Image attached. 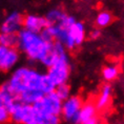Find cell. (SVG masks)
Segmentation results:
<instances>
[{"label": "cell", "mask_w": 124, "mask_h": 124, "mask_svg": "<svg viewBox=\"0 0 124 124\" xmlns=\"http://www.w3.org/2000/svg\"><path fill=\"white\" fill-rule=\"evenodd\" d=\"M4 85L16 98L21 93L27 91H40L43 94H47L55 89V84L47 74L37 72L29 67L17 69Z\"/></svg>", "instance_id": "6da1fadb"}, {"label": "cell", "mask_w": 124, "mask_h": 124, "mask_svg": "<svg viewBox=\"0 0 124 124\" xmlns=\"http://www.w3.org/2000/svg\"><path fill=\"white\" fill-rule=\"evenodd\" d=\"M18 35V46L32 60L40 61L52 47L53 42L42 38L40 33L31 32L25 29L21 30Z\"/></svg>", "instance_id": "7a4b0ae2"}, {"label": "cell", "mask_w": 124, "mask_h": 124, "mask_svg": "<svg viewBox=\"0 0 124 124\" xmlns=\"http://www.w3.org/2000/svg\"><path fill=\"white\" fill-rule=\"evenodd\" d=\"M62 100L53 91L43 95L33 107L37 114V124H57L61 115Z\"/></svg>", "instance_id": "3957f363"}, {"label": "cell", "mask_w": 124, "mask_h": 124, "mask_svg": "<svg viewBox=\"0 0 124 124\" xmlns=\"http://www.w3.org/2000/svg\"><path fill=\"white\" fill-rule=\"evenodd\" d=\"M54 48L56 52V59L54 63L48 67L47 76L52 82L56 85L62 84L67 81L70 77V60L66 54L65 46L59 41L54 42Z\"/></svg>", "instance_id": "277c9868"}, {"label": "cell", "mask_w": 124, "mask_h": 124, "mask_svg": "<svg viewBox=\"0 0 124 124\" xmlns=\"http://www.w3.org/2000/svg\"><path fill=\"white\" fill-rule=\"evenodd\" d=\"M10 118L16 123L37 124V114L33 105L16 102L10 110Z\"/></svg>", "instance_id": "5b68a950"}, {"label": "cell", "mask_w": 124, "mask_h": 124, "mask_svg": "<svg viewBox=\"0 0 124 124\" xmlns=\"http://www.w3.org/2000/svg\"><path fill=\"white\" fill-rule=\"evenodd\" d=\"M82 106V100L79 97H70L62 101L61 115L69 122L77 123V117L80 108Z\"/></svg>", "instance_id": "8992f818"}, {"label": "cell", "mask_w": 124, "mask_h": 124, "mask_svg": "<svg viewBox=\"0 0 124 124\" xmlns=\"http://www.w3.org/2000/svg\"><path fill=\"white\" fill-rule=\"evenodd\" d=\"M19 60V53L15 47L0 45V70H8L14 67Z\"/></svg>", "instance_id": "52a82bcc"}, {"label": "cell", "mask_w": 124, "mask_h": 124, "mask_svg": "<svg viewBox=\"0 0 124 124\" xmlns=\"http://www.w3.org/2000/svg\"><path fill=\"white\" fill-rule=\"evenodd\" d=\"M23 18L20 13L13 12L8 15L4 21L0 25V32L1 33H10V34H18L22 30Z\"/></svg>", "instance_id": "ba28073f"}, {"label": "cell", "mask_w": 124, "mask_h": 124, "mask_svg": "<svg viewBox=\"0 0 124 124\" xmlns=\"http://www.w3.org/2000/svg\"><path fill=\"white\" fill-rule=\"evenodd\" d=\"M97 107L93 103L82 104L80 108L78 117H77V123L82 124H96L98 123L97 117Z\"/></svg>", "instance_id": "9c48e42d"}, {"label": "cell", "mask_w": 124, "mask_h": 124, "mask_svg": "<svg viewBox=\"0 0 124 124\" xmlns=\"http://www.w3.org/2000/svg\"><path fill=\"white\" fill-rule=\"evenodd\" d=\"M45 25H47L45 18L37 16V15H29L25 18H23L22 26L31 32L40 33Z\"/></svg>", "instance_id": "30bf717a"}, {"label": "cell", "mask_w": 124, "mask_h": 124, "mask_svg": "<svg viewBox=\"0 0 124 124\" xmlns=\"http://www.w3.org/2000/svg\"><path fill=\"white\" fill-rule=\"evenodd\" d=\"M69 34L70 37L74 42L75 46L80 45L83 42V40L85 38V29L84 25L81 22L75 21L69 29Z\"/></svg>", "instance_id": "8fae6325"}, {"label": "cell", "mask_w": 124, "mask_h": 124, "mask_svg": "<svg viewBox=\"0 0 124 124\" xmlns=\"http://www.w3.org/2000/svg\"><path fill=\"white\" fill-rule=\"evenodd\" d=\"M17 102L16 97L7 88L4 84L0 87V107H3L8 113Z\"/></svg>", "instance_id": "7c38bea8"}, {"label": "cell", "mask_w": 124, "mask_h": 124, "mask_svg": "<svg viewBox=\"0 0 124 124\" xmlns=\"http://www.w3.org/2000/svg\"><path fill=\"white\" fill-rule=\"evenodd\" d=\"M111 94H113V88H111V85L105 84L103 87H102L100 96L98 97L97 102H96V104H95L98 110L104 109V108L110 103Z\"/></svg>", "instance_id": "4fadbf2b"}, {"label": "cell", "mask_w": 124, "mask_h": 124, "mask_svg": "<svg viewBox=\"0 0 124 124\" xmlns=\"http://www.w3.org/2000/svg\"><path fill=\"white\" fill-rule=\"evenodd\" d=\"M0 45L7 47H15L18 45V35L10 33H1L0 32Z\"/></svg>", "instance_id": "5bb4252c"}, {"label": "cell", "mask_w": 124, "mask_h": 124, "mask_svg": "<svg viewBox=\"0 0 124 124\" xmlns=\"http://www.w3.org/2000/svg\"><path fill=\"white\" fill-rule=\"evenodd\" d=\"M118 75H119V69H118L117 65H114V64L105 66L103 69V72H102L103 79L107 82L114 81L115 79H117Z\"/></svg>", "instance_id": "9a60e30c"}, {"label": "cell", "mask_w": 124, "mask_h": 124, "mask_svg": "<svg viewBox=\"0 0 124 124\" xmlns=\"http://www.w3.org/2000/svg\"><path fill=\"white\" fill-rule=\"evenodd\" d=\"M111 20H113V16H111L110 13L108 12H100L97 15V18H96V23H97L98 26L100 27H105L107 26L108 24H110Z\"/></svg>", "instance_id": "2e32d148"}, {"label": "cell", "mask_w": 124, "mask_h": 124, "mask_svg": "<svg viewBox=\"0 0 124 124\" xmlns=\"http://www.w3.org/2000/svg\"><path fill=\"white\" fill-rule=\"evenodd\" d=\"M54 92L57 94V96L62 101L65 100L66 98H69L70 96V87L66 84V82L62 83V84H59V85H56Z\"/></svg>", "instance_id": "e0dca14e"}, {"label": "cell", "mask_w": 124, "mask_h": 124, "mask_svg": "<svg viewBox=\"0 0 124 124\" xmlns=\"http://www.w3.org/2000/svg\"><path fill=\"white\" fill-rule=\"evenodd\" d=\"M63 16H64V13L61 12L60 10H52L45 17L46 23L47 24H56L62 19Z\"/></svg>", "instance_id": "ac0fdd59"}, {"label": "cell", "mask_w": 124, "mask_h": 124, "mask_svg": "<svg viewBox=\"0 0 124 124\" xmlns=\"http://www.w3.org/2000/svg\"><path fill=\"white\" fill-rule=\"evenodd\" d=\"M8 119H10V113L3 107H0V124L7 122Z\"/></svg>", "instance_id": "d6986e66"}, {"label": "cell", "mask_w": 124, "mask_h": 124, "mask_svg": "<svg viewBox=\"0 0 124 124\" xmlns=\"http://www.w3.org/2000/svg\"><path fill=\"white\" fill-rule=\"evenodd\" d=\"M92 38H94V39H97L99 36H100V32H99L98 30H95L94 32H92Z\"/></svg>", "instance_id": "ffe728a7"}]
</instances>
